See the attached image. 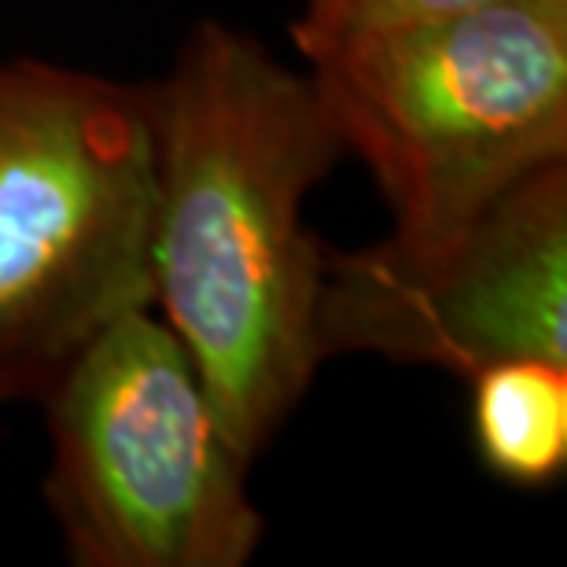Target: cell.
Returning a JSON list of instances; mask_svg holds the SVG:
<instances>
[{"label": "cell", "instance_id": "cell-1", "mask_svg": "<svg viewBox=\"0 0 567 567\" xmlns=\"http://www.w3.org/2000/svg\"><path fill=\"white\" fill-rule=\"evenodd\" d=\"M152 107V302L196 361L225 435L255 461L324 361L328 247L302 207L343 141L310 74L214 19L188 30Z\"/></svg>", "mask_w": 567, "mask_h": 567}, {"label": "cell", "instance_id": "cell-2", "mask_svg": "<svg viewBox=\"0 0 567 567\" xmlns=\"http://www.w3.org/2000/svg\"><path fill=\"white\" fill-rule=\"evenodd\" d=\"M388 199L383 244L431 255L567 158V0H497L306 63Z\"/></svg>", "mask_w": 567, "mask_h": 567}, {"label": "cell", "instance_id": "cell-3", "mask_svg": "<svg viewBox=\"0 0 567 567\" xmlns=\"http://www.w3.org/2000/svg\"><path fill=\"white\" fill-rule=\"evenodd\" d=\"M152 85L0 60V405L152 302Z\"/></svg>", "mask_w": 567, "mask_h": 567}, {"label": "cell", "instance_id": "cell-4", "mask_svg": "<svg viewBox=\"0 0 567 567\" xmlns=\"http://www.w3.org/2000/svg\"><path fill=\"white\" fill-rule=\"evenodd\" d=\"M44 502L78 567H240L266 516L196 361L152 306L115 317L41 399Z\"/></svg>", "mask_w": 567, "mask_h": 567}, {"label": "cell", "instance_id": "cell-5", "mask_svg": "<svg viewBox=\"0 0 567 567\" xmlns=\"http://www.w3.org/2000/svg\"><path fill=\"white\" fill-rule=\"evenodd\" d=\"M321 354H380L457 377L508 358L567 361V158L431 255H324Z\"/></svg>", "mask_w": 567, "mask_h": 567}, {"label": "cell", "instance_id": "cell-6", "mask_svg": "<svg viewBox=\"0 0 567 567\" xmlns=\"http://www.w3.org/2000/svg\"><path fill=\"white\" fill-rule=\"evenodd\" d=\"M472 383V442L497 480L557 483L567 468V361L508 358L480 369Z\"/></svg>", "mask_w": 567, "mask_h": 567}, {"label": "cell", "instance_id": "cell-7", "mask_svg": "<svg viewBox=\"0 0 567 567\" xmlns=\"http://www.w3.org/2000/svg\"><path fill=\"white\" fill-rule=\"evenodd\" d=\"M497 4V0H306L299 19L291 22V41L306 63L350 41H365L377 33L461 16V11Z\"/></svg>", "mask_w": 567, "mask_h": 567}]
</instances>
